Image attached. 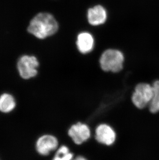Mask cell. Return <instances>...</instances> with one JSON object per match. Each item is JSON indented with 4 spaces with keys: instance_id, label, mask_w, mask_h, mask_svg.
<instances>
[{
    "instance_id": "3957f363",
    "label": "cell",
    "mask_w": 159,
    "mask_h": 160,
    "mask_svg": "<svg viewBox=\"0 0 159 160\" xmlns=\"http://www.w3.org/2000/svg\"><path fill=\"white\" fill-rule=\"evenodd\" d=\"M152 85L148 83H140L135 86L131 97V101L137 108L142 109L148 107L153 96Z\"/></svg>"
},
{
    "instance_id": "277c9868",
    "label": "cell",
    "mask_w": 159,
    "mask_h": 160,
    "mask_svg": "<svg viewBox=\"0 0 159 160\" xmlns=\"http://www.w3.org/2000/svg\"><path fill=\"white\" fill-rule=\"evenodd\" d=\"M39 62L34 56L24 55L21 57L17 64L20 75L24 79H29L37 75Z\"/></svg>"
},
{
    "instance_id": "52a82bcc",
    "label": "cell",
    "mask_w": 159,
    "mask_h": 160,
    "mask_svg": "<svg viewBox=\"0 0 159 160\" xmlns=\"http://www.w3.org/2000/svg\"><path fill=\"white\" fill-rule=\"evenodd\" d=\"M59 141L55 136L52 135H42L38 139L36 148L38 153L42 156H48L52 151L57 149Z\"/></svg>"
},
{
    "instance_id": "7c38bea8",
    "label": "cell",
    "mask_w": 159,
    "mask_h": 160,
    "mask_svg": "<svg viewBox=\"0 0 159 160\" xmlns=\"http://www.w3.org/2000/svg\"><path fill=\"white\" fill-rule=\"evenodd\" d=\"M74 158V154L69 148L63 145L57 149L52 160H72Z\"/></svg>"
},
{
    "instance_id": "4fadbf2b",
    "label": "cell",
    "mask_w": 159,
    "mask_h": 160,
    "mask_svg": "<svg viewBox=\"0 0 159 160\" xmlns=\"http://www.w3.org/2000/svg\"><path fill=\"white\" fill-rule=\"evenodd\" d=\"M72 160H87L85 158L83 157V156H77V157L75 158Z\"/></svg>"
},
{
    "instance_id": "8992f818",
    "label": "cell",
    "mask_w": 159,
    "mask_h": 160,
    "mask_svg": "<svg viewBox=\"0 0 159 160\" xmlns=\"http://www.w3.org/2000/svg\"><path fill=\"white\" fill-rule=\"evenodd\" d=\"M95 137L99 143L110 146L115 142L117 135L115 131L111 125L107 123H101L96 127Z\"/></svg>"
},
{
    "instance_id": "5b68a950",
    "label": "cell",
    "mask_w": 159,
    "mask_h": 160,
    "mask_svg": "<svg viewBox=\"0 0 159 160\" xmlns=\"http://www.w3.org/2000/svg\"><path fill=\"white\" fill-rule=\"evenodd\" d=\"M68 134L76 145H81L91 137V130L89 125L84 123L78 122L69 128Z\"/></svg>"
},
{
    "instance_id": "30bf717a",
    "label": "cell",
    "mask_w": 159,
    "mask_h": 160,
    "mask_svg": "<svg viewBox=\"0 0 159 160\" xmlns=\"http://www.w3.org/2000/svg\"><path fill=\"white\" fill-rule=\"evenodd\" d=\"M15 107V100L12 95L4 93L0 96V112L8 113L14 110Z\"/></svg>"
},
{
    "instance_id": "9c48e42d",
    "label": "cell",
    "mask_w": 159,
    "mask_h": 160,
    "mask_svg": "<svg viewBox=\"0 0 159 160\" xmlns=\"http://www.w3.org/2000/svg\"><path fill=\"white\" fill-rule=\"evenodd\" d=\"M76 45L79 52L82 54L90 53L95 46V39L89 32H82L79 34L77 38Z\"/></svg>"
},
{
    "instance_id": "ba28073f",
    "label": "cell",
    "mask_w": 159,
    "mask_h": 160,
    "mask_svg": "<svg viewBox=\"0 0 159 160\" xmlns=\"http://www.w3.org/2000/svg\"><path fill=\"white\" fill-rule=\"evenodd\" d=\"M107 18V10L101 5H97L89 8L87 11V20L91 26L102 25L106 22Z\"/></svg>"
},
{
    "instance_id": "8fae6325",
    "label": "cell",
    "mask_w": 159,
    "mask_h": 160,
    "mask_svg": "<svg viewBox=\"0 0 159 160\" xmlns=\"http://www.w3.org/2000/svg\"><path fill=\"white\" fill-rule=\"evenodd\" d=\"M153 96L149 105V110L152 113H157L159 112V80L153 82Z\"/></svg>"
},
{
    "instance_id": "7a4b0ae2",
    "label": "cell",
    "mask_w": 159,
    "mask_h": 160,
    "mask_svg": "<svg viewBox=\"0 0 159 160\" xmlns=\"http://www.w3.org/2000/svg\"><path fill=\"white\" fill-rule=\"evenodd\" d=\"M125 56L121 51L116 49H108L101 55L100 66L106 72H118L123 68Z\"/></svg>"
},
{
    "instance_id": "6da1fadb",
    "label": "cell",
    "mask_w": 159,
    "mask_h": 160,
    "mask_svg": "<svg viewBox=\"0 0 159 160\" xmlns=\"http://www.w3.org/2000/svg\"><path fill=\"white\" fill-rule=\"evenodd\" d=\"M59 28V23L52 15L41 12L32 19L27 31L36 38L42 39L55 34Z\"/></svg>"
}]
</instances>
